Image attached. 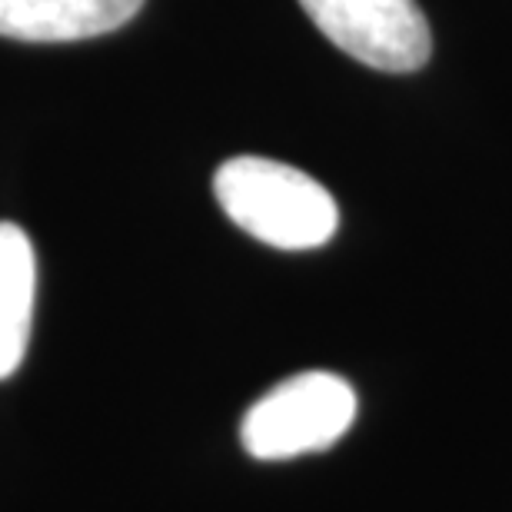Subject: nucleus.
Here are the masks:
<instances>
[{
	"label": "nucleus",
	"mask_w": 512,
	"mask_h": 512,
	"mask_svg": "<svg viewBox=\"0 0 512 512\" xmlns=\"http://www.w3.org/2000/svg\"><path fill=\"white\" fill-rule=\"evenodd\" d=\"M223 213L276 250H313L330 243L340 210L310 173L270 157H230L213 177Z\"/></svg>",
	"instance_id": "1"
},
{
	"label": "nucleus",
	"mask_w": 512,
	"mask_h": 512,
	"mask_svg": "<svg viewBox=\"0 0 512 512\" xmlns=\"http://www.w3.org/2000/svg\"><path fill=\"white\" fill-rule=\"evenodd\" d=\"M356 419L353 386L336 373H296L247 409L240 443L253 459H293L330 449Z\"/></svg>",
	"instance_id": "2"
},
{
	"label": "nucleus",
	"mask_w": 512,
	"mask_h": 512,
	"mask_svg": "<svg viewBox=\"0 0 512 512\" xmlns=\"http://www.w3.org/2000/svg\"><path fill=\"white\" fill-rule=\"evenodd\" d=\"M300 7L343 54L383 74H413L433 54L416 0H300Z\"/></svg>",
	"instance_id": "3"
},
{
	"label": "nucleus",
	"mask_w": 512,
	"mask_h": 512,
	"mask_svg": "<svg viewBox=\"0 0 512 512\" xmlns=\"http://www.w3.org/2000/svg\"><path fill=\"white\" fill-rule=\"evenodd\" d=\"M143 0H0V37L27 44H70L120 30Z\"/></svg>",
	"instance_id": "4"
},
{
	"label": "nucleus",
	"mask_w": 512,
	"mask_h": 512,
	"mask_svg": "<svg viewBox=\"0 0 512 512\" xmlns=\"http://www.w3.org/2000/svg\"><path fill=\"white\" fill-rule=\"evenodd\" d=\"M37 293L34 243L17 223H0V380L17 373L27 356Z\"/></svg>",
	"instance_id": "5"
}]
</instances>
